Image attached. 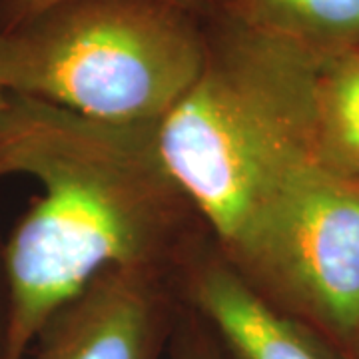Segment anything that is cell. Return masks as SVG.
Masks as SVG:
<instances>
[{
    "label": "cell",
    "mask_w": 359,
    "mask_h": 359,
    "mask_svg": "<svg viewBox=\"0 0 359 359\" xmlns=\"http://www.w3.org/2000/svg\"><path fill=\"white\" fill-rule=\"evenodd\" d=\"M42 194L2 244L6 337L22 359L42 327L116 268L174 276L208 228L164 166L154 126L112 124L8 94L0 108V178Z\"/></svg>",
    "instance_id": "6da1fadb"
},
{
    "label": "cell",
    "mask_w": 359,
    "mask_h": 359,
    "mask_svg": "<svg viewBox=\"0 0 359 359\" xmlns=\"http://www.w3.org/2000/svg\"><path fill=\"white\" fill-rule=\"evenodd\" d=\"M204 25L202 70L154 136L170 176L224 248L295 168L320 158V58L212 14Z\"/></svg>",
    "instance_id": "7a4b0ae2"
},
{
    "label": "cell",
    "mask_w": 359,
    "mask_h": 359,
    "mask_svg": "<svg viewBox=\"0 0 359 359\" xmlns=\"http://www.w3.org/2000/svg\"><path fill=\"white\" fill-rule=\"evenodd\" d=\"M204 58V14L170 0H58L0 30L8 94L112 124H158Z\"/></svg>",
    "instance_id": "3957f363"
},
{
    "label": "cell",
    "mask_w": 359,
    "mask_h": 359,
    "mask_svg": "<svg viewBox=\"0 0 359 359\" xmlns=\"http://www.w3.org/2000/svg\"><path fill=\"white\" fill-rule=\"evenodd\" d=\"M219 250L257 294L353 359L359 341V176L311 158Z\"/></svg>",
    "instance_id": "277c9868"
},
{
    "label": "cell",
    "mask_w": 359,
    "mask_h": 359,
    "mask_svg": "<svg viewBox=\"0 0 359 359\" xmlns=\"http://www.w3.org/2000/svg\"><path fill=\"white\" fill-rule=\"evenodd\" d=\"M178 309L174 276L108 269L52 316L22 359H162Z\"/></svg>",
    "instance_id": "5b68a950"
},
{
    "label": "cell",
    "mask_w": 359,
    "mask_h": 359,
    "mask_svg": "<svg viewBox=\"0 0 359 359\" xmlns=\"http://www.w3.org/2000/svg\"><path fill=\"white\" fill-rule=\"evenodd\" d=\"M174 283L231 359H347L308 323L257 294L210 231L180 262Z\"/></svg>",
    "instance_id": "8992f818"
},
{
    "label": "cell",
    "mask_w": 359,
    "mask_h": 359,
    "mask_svg": "<svg viewBox=\"0 0 359 359\" xmlns=\"http://www.w3.org/2000/svg\"><path fill=\"white\" fill-rule=\"evenodd\" d=\"M205 14L316 58L359 48V0H204Z\"/></svg>",
    "instance_id": "52a82bcc"
},
{
    "label": "cell",
    "mask_w": 359,
    "mask_h": 359,
    "mask_svg": "<svg viewBox=\"0 0 359 359\" xmlns=\"http://www.w3.org/2000/svg\"><path fill=\"white\" fill-rule=\"evenodd\" d=\"M316 132L321 160L359 176V48L320 60Z\"/></svg>",
    "instance_id": "ba28073f"
},
{
    "label": "cell",
    "mask_w": 359,
    "mask_h": 359,
    "mask_svg": "<svg viewBox=\"0 0 359 359\" xmlns=\"http://www.w3.org/2000/svg\"><path fill=\"white\" fill-rule=\"evenodd\" d=\"M170 359H231L214 332L180 299V309L168 344Z\"/></svg>",
    "instance_id": "9c48e42d"
},
{
    "label": "cell",
    "mask_w": 359,
    "mask_h": 359,
    "mask_svg": "<svg viewBox=\"0 0 359 359\" xmlns=\"http://www.w3.org/2000/svg\"><path fill=\"white\" fill-rule=\"evenodd\" d=\"M54 2L58 0H0V30H8L13 26L25 22L30 16L39 14ZM170 2L190 8L194 13L205 14L204 0H170Z\"/></svg>",
    "instance_id": "30bf717a"
},
{
    "label": "cell",
    "mask_w": 359,
    "mask_h": 359,
    "mask_svg": "<svg viewBox=\"0 0 359 359\" xmlns=\"http://www.w3.org/2000/svg\"><path fill=\"white\" fill-rule=\"evenodd\" d=\"M4 337H6V282H4L2 244H0V359L4 355Z\"/></svg>",
    "instance_id": "8fae6325"
},
{
    "label": "cell",
    "mask_w": 359,
    "mask_h": 359,
    "mask_svg": "<svg viewBox=\"0 0 359 359\" xmlns=\"http://www.w3.org/2000/svg\"><path fill=\"white\" fill-rule=\"evenodd\" d=\"M6 98H8V92H6V90L0 86V108L4 106V102H6Z\"/></svg>",
    "instance_id": "7c38bea8"
},
{
    "label": "cell",
    "mask_w": 359,
    "mask_h": 359,
    "mask_svg": "<svg viewBox=\"0 0 359 359\" xmlns=\"http://www.w3.org/2000/svg\"><path fill=\"white\" fill-rule=\"evenodd\" d=\"M353 359H359V341H358V347H355V355H353Z\"/></svg>",
    "instance_id": "4fadbf2b"
}]
</instances>
